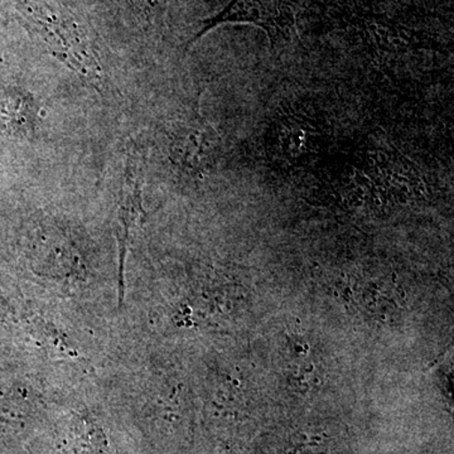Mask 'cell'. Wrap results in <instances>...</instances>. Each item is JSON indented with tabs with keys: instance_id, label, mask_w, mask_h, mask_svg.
<instances>
[{
	"instance_id": "obj_1",
	"label": "cell",
	"mask_w": 454,
	"mask_h": 454,
	"mask_svg": "<svg viewBox=\"0 0 454 454\" xmlns=\"http://www.w3.org/2000/svg\"><path fill=\"white\" fill-rule=\"evenodd\" d=\"M23 13L51 55L98 89L106 83L100 57L88 33L71 14L44 0H28Z\"/></svg>"
},
{
	"instance_id": "obj_4",
	"label": "cell",
	"mask_w": 454,
	"mask_h": 454,
	"mask_svg": "<svg viewBox=\"0 0 454 454\" xmlns=\"http://www.w3.org/2000/svg\"><path fill=\"white\" fill-rule=\"evenodd\" d=\"M31 106L23 97L14 92H0V121L16 133L33 129Z\"/></svg>"
},
{
	"instance_id": "obj_3",
	"label": "cell",
	"mask_w": 454,
	"mask_h": 454,
	"mask_svg": "<svg viewBox=\"0 0 454 454\" xmlns=\"http://www.w3.org/2000/svg\"><path fill=\"white\" fill-rule=\"evenodd\" d=\"M142 212L140 207V188L138 181V162L136 158H130L127 166L125 184L122 187V200L121 210H119V220H121V271H122V262H124L125 252H127L128 239H129L130 229L136 223L137 217Z\"/></svg>"
},
{
	"instance_id": "obj_2",
	"label": "cell",
	"mask_w": 454,
	"mask_h": 454,
	"mask_svg": "<svg viewBox=\"0 0 454 454\" xmlns=\"http://www.w3.org/2000/svg\"><path fill=\"white\" fill-rule=\"evenodd\" d=\"M294 0H232L223 12L205 20L190 44L223 23H253L264 29L271 46L291 40L295 26Z\"/></svg>"
}]
</instances>
